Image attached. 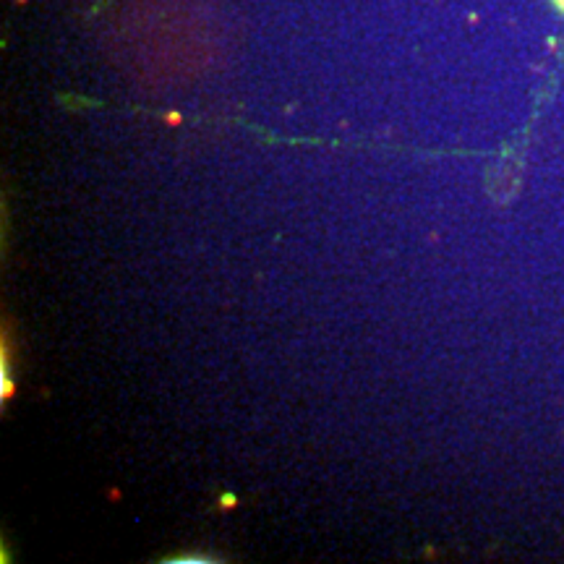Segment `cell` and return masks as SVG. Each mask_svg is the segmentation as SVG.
I'll list each match as a JSON object with an SVG mask.
<instances>
[{
    "mask_svg": "<svg viewBox=\"0 0 564 564\" xmlns=\"http://www.w3.org/2000/svg\"><path fill=\"white\" fill-rule=\"evenodd\" d=\"M554 3H556V6H559V8L564 11V0H554Z\"/></svg>",
    "mask_w": 564,
    "mask_h": 564,
    "instance_id": "cell-1",
    "label": "cell"
}]
</instances>
